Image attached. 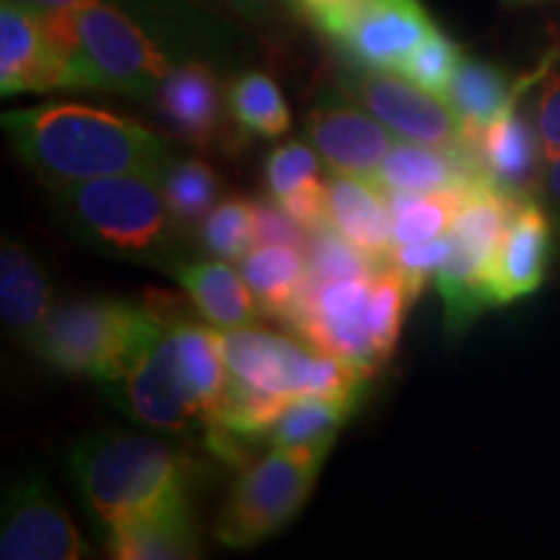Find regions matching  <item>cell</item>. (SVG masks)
<instances>
[{
    "instance_id": "obj_6",
    "label": "cell",
    "mask_w": 560,
    "mask_h": 560,
    "mask_svg": "<svg viewBox=\"0 0 560 560\" xmlns=\"http://www.w3.org/2000/svg\"><path fill=\"white\" fill-rule=\"evenodd\" d=\"M117 408L128 412L140 425L166 433H200L208 450L229 462H242L240 439L215 423L213 412L187 380L182 369L172 322L138 355L120 380L102 384Z\"/></svg>"
},
{
    "instance_id": "obj_5",
    "label": "cell",
    "mask_w": 560,
    "mask_h": 560,
    "mask_svg": "<svg viewBox=\"0 0 560 560\" xmlns=\"http://www.w3.org/2000/svg\"><path fill=\"white\" fill-rule=\"evenodd\" d=\"M60 219L94 249L130 262H159L172 240V213L161 179L151 174L52 187Z\"/></svg>"
},
{
    "instance_id": "obj_30",
    "label": "cell",
    "mask_w": 560,
    "mask_h": 560,
    "mask_svg": "<svg viewBox=\"0 0 560 560\" xmlns=\"http://www.w3.org/2000/svg\"><path fill=\"white\" fill-rule=\"evenodd\" d=\"M200 240L215 260L242 262L255 242V200L231 198L215 206L200 223Z\"/></svg>"
},
{
    "instance_id": "obj_32",
    "label": "cell",
    "mask_w": 560,
    "mask_h": 560,
    "mask_svg": "<svg viewBox=\"0 0 560 560\" xmlns=\"http://www.w3.org/2000/svg\"><path fill=\"white\" fill-rule=\"evenodd\" d=\"M306 260H310L312 280L366 278L384 270L374 260H369L359 247H353L330 221L312 231Z\"/></svg>"
},
{
    "instance_id": "obj_16",
    "label": "cell",
    "mask_w": 560,
    "mask_h": 560,
    "mask_svg": "<svg viewBox=\"0 0 560 560\" xmlns=\"http://www.w3.org/2000/svg\"><path fill=\"white\" fill-rule=\"evenodd\" d=\"M550 219L535 200L516 202L488 278L490 306L514 304L542 285L550 265Z\"/></svg>"
},
{
    "instance_id": "obj_19",
    "label": "cell",
    "mask_w": 560,
    "mask_h": 560,
    "mask_svg": "<svg viewBox=\"0 0 560 560\" xmlns=\"http://www.w3.org/2000/svg\"><path fill=\"white\" fill-rule=\"evenodd\" d=\"M482 177L486 172L472 149H436L395 140L374 182L387 192H452Z\"/></svg>"
},
{
    "instance_id": "obj_8",
    "label": "cell",
    "mask_w": 560,
    "mask_h": 560,
    "mask_svg": "<svg viewBox=\"0 0 560 560\" xmlns=\"http://www.w3.org/2000/svg\"><path fill=\"white\" fill-rule=\"evenodd\" d=\"M221 346L231 380L285 400L304 395L363 400L371 376L306 342L299 346L289 338L252 327L221 330Z\"/></svg>"
},
{
    "instance_id": "obj_35",
    "label": "cell",
    "mask_w": 560,
    "mask_h": 560,
    "mask_svg": "<svg viewBox=\"0 0 560 560\" xmlns=\"http://www.w3.org/2000/svg\"><path fill=\"white\" fill-rule=\"evenodd\" d=\"M452 252L450 234L436 236V240L418 242V244H397L395 255H392V265L402 272L408 280L410 291L416 293V299L423 293L425 283L436 276V270L446 262Z\"/></svg>"
},
{
    "instance_id": "obj_34",
    "label": "cell",
    "mask_w": 560,
    "mask_h": 560,
    "mask_svg": "<svg viewBox=\"0 0 560 560\" xmlns=\"http://www.w3.org/2000/svg\"><path fill=\"white\" fill-rule=\"evenodd\" d=\"M459 60H462L459 47L454 45L444 32L436 30L420 42L416 52L405 60L400 73L412 83H418L420 89L431 91V94H436L444 100L446 89H450L454 73H457L459 68Z\"/></svg>"
},
{
    "instance_id": "obj_23",
    "label": "cell",
    "mask_w": 560,
    "mask_h": 560,
    "mask_svg": "<svg viewBox=\"0 0 560 560\" xmlns=\"http://www.w3.org/2000/svg\"><path fill=\"white\" fill-rule=\"evenodd\" d=\"M104 535L109 556L117 560H192L200 556L190 503L122 524Z\"/></svg>"
},
{
    "instance_id": "obj_13",
    "label": "cell",
    "mask_w": 560,
    "mask_h": 560,
    "mask_svg": "<svg viewBox=\"0 0 560 560\" xmlns=\"http://www.w3.org/2000/svg\"><path fill=\"white\" fill-rule=\"evenodd\" d=\"M306 138L332 174L374 179L395 132L350 100L346 91H325L306 115Z\"/></svg>"
},
{
    "instance_id": "obj_21",
    "label": "cell",
    "mask_w": 560,
    "mask_h": 560,
    "mask_svg": "<svg viewBox=\"0 0 560 560\" xmlns=\"http://www.w3.org/2000/svg\"><path fill=\"white\" fill-rule=\"evenodd\" d=\"M52 306L47 272L24 244L5 236L0 247V317L5 330L32 350Z\"/></svg>"
},
{
    "instance_id": "obj_4",
    "label": "cell",
    "mask_w": 560,
    "mask_h": 560,
    "mask_svg": "<svg viewBox=\"0 0 560 560\" xmlns=\"http://www.w3.org/2000/svg\"><path fill=\"white\" fill-rule=\"evenodd\" d=\"M164 327L145 304L125 299H68L55 304L32 350L47 366L109 384L128 371Z\"/></svg>"
},
{
    "instance_id": "obj_11",
    "label": "cell",
    "mask_w": 560,
    "mask_h": 560,
    "mask_svg": "<svg viewBox=\"0 0 560 560\" xmlns=\"http://www.w3.org/2000/svg\"><path fill=\"white\" fill-rule=\"evenodd\" d=\"M340 89L397 138L436 149H470L450 102L420 89L402 73L346 60L340 68Z\"/></svg>"
},
{
    "instance_id": "obj_40",
    "label": "cell",
    "mask_w": 560,
    "mask_h": 560,
    "mask_svg": "<svg viewBox=\"0 0 560 560\" xmlns=\"http://www.w3.org/2000/svg\"><path fill=\"white\" fill-rule=\"evenodd\" d=\"M13 3L24 5L34 13H45V11H79L86 9V5L102 3V0H13Z\"/></svg>"
},
{
    "instance_id": "obj_7",
    "label": "cell",
    "mask_w": 560,
    "mask_h": 560,
    "mask_svg": "<svg viewBox=\"0 0 560 560\" xmlns=\"http://www.w3.org/2000/svg\"><path fill=\"white\" fill-rule=\"evenodd\" d=\"M516 202L520 198L503 192L488 177L478 179L462 192L457 215L450 229L452 252L433 276L452 332L465 330L486 306H490V268H493L495 252L501 247L503 231L509 226Z\"/></svg>"
},
{
    "instance_id": "obj_33",
    "label": "cell",
    "mask_w": 560,
    "mask_h": 560,
    "mask_svg": "<svg viewBox=\"0 0 560 560\" xmlns=\"http://www.w3.org/2000/svg\"><path fill=\"white\" fill-rule=\"evenodd\" d=\"M314 151L317 149L301 143V140H291V143H283L270 151L268 161H265V182H268L272 200L283 206L296 195L325 185L319 159Z\"/></svg>"
},
{
    "instance_id": "obj_15",
    "label": "cell",
    "mask_w": 560,
    "mask_h": 560,
    "mask_svg": "<svg viewBox=\"0 0 560 560\" xmlns=\"http://www.w3.org/2000/svg\"><path fill=\"white\" fill-rule=\"evenodd\" d=\"M73 89L68 62L55 50L39 16L24 5H0V94H47Z\"/></svg>"
},
{
    "instance_id": "obj_20",
    "label": "cell",
    "mask_w": 560,
    "mask_h": 560,
    "mask_svg": "<svg viewBox=\"0 0 560 560\" xmlns=\"http://www.w3.org/2000/svg\"><path fill=\"white\" fill-rule=\"evenodd\" d=\"M330 223L380 268H389L395 255V223L387 190L374 179L332 174Z\"/></svg>"
},
{
    "instance_id": "obj_3",
    "label": "cell",
    "mask_w": 560,
    "mask_h": 560,
    "mask_svg": "<svg viewBox=\"0 0 560 560\" xmlns=\"http://www.w3.org/2000/svg\"><path fill=\"white\" fill-rule=\"evenodd\" d=\"M81 42V89L112 91L151 102L174 66L195 60L190 47L172 37L166 11L102 0L75 11Z\"/></svg>"
},
{
    "instance_id": "obj_26",
    "label": "cell",
    "mask_w": 560,
    "mask_h": 560,
    "mask_svg": "<svg viewBox=\"0 0 560 560\" xmlns=\"http://www.w3.org/2000/svg\"><path fill=\"white\" fill-rule=\"evenodd\" d=\"M359 405L361 400H350V397H293L276 423L270 425L265 439L278 450H299V446H327V450H332L340 429L359 410Z\"/></svg>"
},
{
    "instance_id": "obj_18",
    "label": "cell",
    "mask_w": 560,
    "mask_h": 560,
    "mask_svg": "<svg viewBox=\"0 0 560 560\" xmlns=\"http://www.w3.org/2000/svg\"><path fill=\"white\" fill-rule=\"evenodd\" d=\"M545 70H537V75L522 81L520 94L514 102L503 109L499 120H493L475 140V156H478L486 177L499 185L503 192L514 195V198H529L532 185L537 179L540 170V159H545L540 136L537 128L527 120V115L520 109V102L532 83L540 81Z\"/></svg>"
},
{
    "instance_id": "obj_38",
    "label": "cell",
    "mask_w": 560,
    "mask_h": 560,
    "mask_svg": "<svg viewBox=\"0 0 560 560\" xmlns=\"http://www.w3.org/2000/svg\"><path fill=\"white\" fill-rule=\"evenodd\" d=\"M359 0H291V11L304 16L314 30L335 39L353 16Z\"/></svg>"
},
{
    "instance_id": "obj_1",
    "label": "cell",
    "mask_w": 560,
    "mask_h": 560,
    "mask_svg": "<svg viewBox=\"0 0 560 560\" xmlns=\"http://www.w3.org/2000/svg\"><path fill=\"white\" fill-rule=\"evenodd\" d=\"M3 128L16 156L50 187L151 174L170 166V143L145 125L79 102H47L3 112Z\"/></svg>"
},
{
    "instance_id": "obj_12",
    "label": "cell",
    "mask_w": 560,
    "mask_h": 560,
    "mask_svg": "<svg viewBox=\"0 0 560 560\" xmlns=\"http://www.w3.org/2000/svg\"><path fill=\"white\" fill-rule=\"evenodd\" d=\"M91 556V545L83 540L66 506L39 475H30L5 490L0 558L81 560Z\"/></svg>"
},
{
    "instance_id": "obj_10",
    "label": "cell",
    "mask_w": 560,
    "mask_h": 560,
    "mask_svg": "<svg viewBox=\"0 0 560 560\" xmlns=\"http://www.w3.org/2000/svg\"><path fill=\"white\" fill-rule=\"evenodd\" d=\"M374 278L310 280L285 325L314 350L374 374L382 366L371 325Z\"/></svg>"
},
{
    "instance_id": "obj_28",
    "label": "cell",
    "mask_w": 560,
    "mask_h": 560,
    "mask_svg": "<svg viewBox=\"0 0 560 560\" xmlns=\"http://www.w3.org/2000/svg\"><path fill=\"white\" fill-rule=\"evenodd\" d=\"M161 190H164L174 226L192 229L215 208L219 174L202 159H172L161 174Z\"/></svg>"
},
{
    "instance_id": "obj_39",
    "label": "cell",
    "mask_w": 560,
    "mask_h": 560,
    "mask_svg": "<svg viewBox=\"0 0 560 560\" xmlns=\"http://www.w3.org/2000/svg\"><path fill=\"white\" fill-rule=\"evenodd\" d=\"M221 3L249 21H270L283 11H291V0H221Z\"/></svg>"
},
{
    "instance_id": "obj_27",
    "label": "cell",
    "mask_w": 560,
    "mask_h": 560,
    "mask_svg": "<svg viewBox=\"0 0 560 560\" xmlns=\"http://www.w3.org/2000/svg\"><path fill=\"white\" fill-rule=\"evenodd\" d=\"M229 115L242 132L280 138L291 130V109L283 91L262 70H247L229 89Z\"/></svg>"
},
{
    "instance_id": "obj_24",
    "label": "cell",
    "mask_w": 560,
    "mask_h": 560,
    "mask_svg": "<svg viewBox=\"0 0 560 560\" xmlns=\"http://www.w3.org/2000/svg\"><path fill=\"white\" fill-rule=\"evenodd\" d=\"M522 81L511 83L506 73L490 62H482L478 58H465L462 55L457 73L446 89L444 100L450 102L454 115L459 117L462 130H465L467 145H475V140L490 122L499 120L503 109L514 102L520 94ZM475 151V149H472Z\"/></svg>"
},
{
    "instance_id": "obj_29",
    "label": "cell",
    "mask_w": 560,
    "mask_h": 560,
    "mask_svg": "<svg viewBox=\"0 0 560 560\" xmlns=\"http://www.w3.org/2000/svg\"><path fill=\"white\" fill-rule=\"evenodd\" d=\"M465 190L387 192L392 223H395V247L397 244H418L450 234Z\"/></svg>"
},
{
    "instance_id": "obj_2",
    "label": "cell",
    "mask_w": 560,
    "mask_h": 560,
    "mask_svg": "<svg viewBox=\"0 0 560 560\" xmlns=\"http://www.w3.org/2000/svg\"><path fill=\"white\" fill-rule=\"evenodd\" d=\"M70 467L83 503L104 532L190 503V462L156 436L94 433L75 446Z\"/></svg>"
},
{
    "instance_id": "obj_25",
    "label": "cell",
    "mask_w": 560,
    "mask_h": 560,
    "mask_svg": "<svg viewBox=\"0 0 560 560\" xmlns=\"http://www.w3.org/2000/svg\"><path fill=\"white\" fill-rule=\"evenodd\" d=\"M242 276L268 317L289 319L312 272L304 252L280 244H257L242 260Z\"/></svg>"
},
{
    "instance_id": "obj_41",
    "label": "cell",
    "mask_w": 560,
    "mask_h": 560,
    "mask_svg": "<svg viewBox=\"0 0 560 560\" xmlns=\"http://www.w3.org/2000/svg\"><path fill=\"white\" fill-rule=\"evenodd\" d=\"M545 190L560 206V153L545 161Z\"/></svg>"
},
{
    "instance_id": "obj_37",
    "label": "cell",
    "mask_w": 560,
    "mask_h": 560,
    "mask_svg": "<svg viewBox=\"0 0 560 560\" xmlns=\"http://www.w3.org/2000/svg\"><path fill=\"white\" fill-rule=\"evenodd\" d=\"M535 128L540 136L545 161L560 153V70L545 79L535 107Z\"/></svg>"
},
{
    "instance_id": "obj_31",
    "label": "cell",
    "mask_w": 560,
    "mask_h": 560,
    "mask_svg": "<svg viewBox=\"0 0 560 560\" xmlns=\"http://www.w3.org/2000/svg\"><path fill=\"white\" fill-rule=\"evenodd\" d=\"M412 301H416V293L410 291L408 280L395 265L376 272L374 296H371V325H374L376 355H380L382 363H387L389 355L395 353L405 312H408Z\"/></svg>"
},
{
    "instance_id": "obj_22",
    "label": "cell",
    "mask_w": 560,
    "mask_h": 560,
    "mask_svg": "<svg viewBox=\"0 0 560 560\" xmlns=\"http://www.w3.org/2000/svg\"><path fill=\"white\" fill-rule=\"evenodd\" d=\"M177 280L202 319L219 330L249 327L257 317V299L249 283L226 260L190 262L177 270Z\"/></svg>"
},
{
    "instance_id": "obj_36",
    "label": "cell",
    "mask_w": 560,
    "mask_h": 560,
    "mask_svg": "<svg viewBox=\"0 0 560 560\" xmlns=\"http://www.w3.org/2000/svg\"><path fill=\"white\" fill-rule=\"evenodd\" d=\"M312 231L291 219L276 200H255V242L257 244H280L306 252L310 249Z\"/></svg>"
},
{
    "instance_id": "obj_14",
    "label": "cell",
    "mask_w": 560,
    "mask_h": 560,
    "mask_svg": "<svg viewBox=\"0 0 560 560\" xmlns=\"http://www.w3.org/2000/svg\"><path fill=\"white\" fill-rule=\"evenodd\" d=\"M436 30L420 0H359L332 42L350 62L400 73L420 42Z\"/></svg>"
},
{
    "instance_id": "obj_17",
    "label": "cell",
    "mask_w": 560,
    "mask_h": 560,
    "mask_svg": "<svg viewBox=\"0 0 560 560\" xmlns=\"http://www.w3.org/2000/svg\"><path fill=\"white\" fill-rule=\"evenodd\" d=\"M149 104L174 136L195 149H210L219 138L223 122L221 83L208 60L195 58L174 66Z\"/></svg>"
},
{
    "instance_id": "obj_9",
    "label": "cell",
    "mask_w": 560,
    "mask_h": 560,
    "mask_svg": "<svg viewBox=\"0 0 560 560\" xmlns=\"http://www.w3.org/2000/svg\"><path fill=\"white\" fill-rule=\"evenodd\" d=\"M327 452V446H272L236 480L215 522V537L226 548L247 550L291 524L310 501Z\"/></svg>"
}]
</instances>
